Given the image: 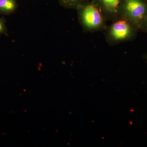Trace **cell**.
Returning <instances> with one entry per match:
<instances>
[{
  "label": "cell",
  "mask_w": 147,
  "mask_h": 147,
  "mask_svg": "<svg viewBox=\"0 0 147 147\" xmlns=\"http://www.w3.org/2000/svg\"><path fill=\"white\" fill-rule=\"evenodd\" d=\"M76 10L79 22L84 32L99 31L107 28V20L93 0H90Z\"/></svg>",
  "instance_id": "1"
},
{
  "label": "cell",
  "mask_w": 147,
  "mask_h": 147,
  "mask_svg": "<svg viewBox=\"0 0 147 147\" xmlns=\"http://www.w3.org/2000/svg\"><path fill=\"white\" fill-rule=\"evenodd\" d=\"M140 31L144 32L147 34V16L144 21V23L142 24V28H141Z\"/></svg>",
  "instance_id": "8"
},
{
  "label": "cell",
  "mask_w": 147,
  "mask_h": 147,
  "mask_svg": "<svg viewBox=\"0 0 147 147\" xmlns=\"http://www.w3.org/2000/svg\"></svg>",
  "instance_id": "10"
},
{
  "label": "cell",
  "mask_w": 147,
  "mask_h": 147,
  "mask_svg": "<svg viewBox=\"0 0 147 147\" xmlns=\"http://www.w3.org/2000/svg\"><path fill=\"white\" fill-rule=\"evenodd\" d=\"M105 30L106 40L111 45L133 40L139 31L129 21L122 17H118L112 21Z\"/></svg>",
  "instance_id": "2"
},
{
  "label": "cell",
  "mask_w": 147,
  "mask_h": 147,
  "mask_svg": "<svg viewBox=\"0 0 147 147\" xmlns=\"http://www.w3.org/2000/svg\"><path fill=\"white\" fill-rule=\"evenodd\" d=\"M8 35V29L6 24L5 19L4 18H0V36L3 35Z\"/></svg>",
  "instance_id": "7"
},
{
  "label": "cell",
  "mask_w": 147,
  "mask_h": 147,
  "mask_svg": "<svg viewBox=\"0 0 147 147\" xmlns=\"http://www.w3.org/2000/svg\"><path fill=\"white\" fill-rule=\"evenodd\" d=\"M99 7L107 21H113L118 17L121 0H93Z\"/></svg>",
  "instance_id": "4"
},
{
  "label": "cell",
  "mask_w": 147,
  "mask_h": 147,
  "mask_svg": "<svg viewBox=\"0 0 147 147\" xmlns=\"http://www.w3.org/2000/svg\"><path fill=\"white\" fill-rule=\"evenodd\" d=\"M16 0H0V14L10 15L15 13L18 8Z\"/></svg>",
  "instance_id": "5"
},
{
  "label": "cell",
  "mask_w": 147,
  "mask_h": 147,
  "mask_svg": "<svg viewBox=\"0 0 147 147\" xmlns=\"http://www.w3.org/2000/svg\"><path fill=\"white\" fill-rule=\"evenodd\" d=\"M146 59H147V55H146Z\"/></svg>",
  "instance_id": "9"
},
{
  "label": "cell",
  "mask_w": 147,
  "mask_h": 147,
  "mask_svg": "<svg viewBox=\"0 0 147 147\" xmlns=\"http://www.w3.org/2000/svg\"><path fill=\"white\" fill-rule=\"evenodd\" d=\"M89 1L90 0H58L61 5L65 8L75 9H76Z\"/></svg>",
  "instance_id": "6"
},
{
  "label": "cell",
  "mask_w": 147,
  "mask_h": 147,
  "mask_svg": "<svg viewBox=\"0 0 147 147\" xmlns=\"http://www.w3.org/2000/svg\"><path fill=\"white\" fill-rule=\"evenodd\" d=\"M147 16V0H121L118 17L128 20L138 30Z\"/></svg>",
  "instance_id": "3"
}]
</instances>
